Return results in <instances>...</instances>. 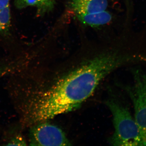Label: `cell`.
Here are the masks:
<instances>
[{
	"instance_id": "6da1fadb",
	"label": "cell",
	"mask_w": 146,
	"mask_h": 146,
	"mask_svg": "<svg viewBox=\"0 0 146 146\" xmlns=\"http://www.w3.org/2000/svg\"><path fill=\"white\" fill-rule=\"evenodd\" d=\"M137 61L138 57L132 51L117 50L97 55L60 79L47 91L33 108L32 119L35 122L42 121L77 109L111 72Z\"/></svg>"
},
{
	"instance_id": "7a4b0ae2",
	"label": "cell",
	"mask_w": 146,
	"mask_h": 146,
	"mask_svg": "<svg viewBox=\"0 0 146 146\" xmlns=\"http://www.w3.org/2000/svg\"><path fill=\"white\" fill-rule=\"evenodd\" d=\"M113 117L115 131L109 142L114 146L142 145L140 131L128 108L120 101L110 99L106 102Z\"/></svg>"
},
{
	"instance_id": "3957f363",
	"label": "cell",
	"mask_w": 146,
	"mask_h": 146,
	"mask_svg": "<svg viewBox=\"0 0 146 146\" xmlns=\"http://www.w3.org/2000/svg\"><path fill=\"white\" fill-rule=\"evenodd\" d=\"M133 82L125 90L133 103L134 118L142 140L146 146V71L137 69L132 71Z\"/></svg>"
},
{
	"instance_id": "277c9868",
	"label": "cell",
	"mask_w": 146,
	"mask_h": 146,
	"mask_svg": "<svg viewBox=\"0 0 146 146\" xmlns=\"http://www.w3.org/2000/svg\"><path fill=\"white\" fill-rule=\"evenodd\" d=\"M33 146H69L71 143L62 129L49 123H41L33 128L31 144Z\"/></svg>"
},
{
	"instance_id": "5b68a950",
	"label": "cell",
	"mask_w": 146,
	"mask_h": 146,
	"mask_svg": "<svg viewBox=\"0 0 146 146\" xmlns=\"http://www.w3.org/2000/svg\"><path fill=\"white\" fill-rule=\"evenodd\" d=\"M108 0H70L69 6L74 14H88L106 10Z\"/></svg>"
},
{
	"instance_id": "8992f818",
	"label": "cell",
	"mask_w": 146,
	"mask_h": 146,
	"mask_svg": "<svg viewBox=\"0 0 146 146\" xmlns=\"http://www.w3.org/2000/svg\"><path fill=\"white\" fill-rule=\"evenodd\" d=\"M56 0H13L16 8L23 9L28 7L35 8L38 16H44L52 11Z\"/></svg>"
},
{
	"instance_id": "52a82bcc",
	"label": "cell",
	"mask_w": 146,
	"mask_h": 146,
	"mask_svg": "<svg viewBox=\"0 0 146 146\" xmlns=\"http://www.w3.org/2000/svg\"><path fill=\"white\" fill-rule=\"evenodd\" d=\"M76 16L80 23L93 27L104 25L112 21L111 13L106 11L88 13L76 14Z\"/></svg>"
},
{
	"instance_id": "ba28073f",
	"label": "cell",
	"mask_w": 146,
	"mask_h": 146,
	"mask_svg": "<svg viewBox=\"0 0 146 146\" xmlns=\"http://www.w3.org/2000/svg\"><path fill=\"white\" fill-rule=\"evenodd\" d=\"M7 145H26V142L22 136H18L13 138Z\"/></svg>"
},
{
	"instance_id": "9c48e42d",
	"label": "cell",
	"mask_w": 146,
	"mask_h": 146,
	"mask_svg": "<svg viewBox=\"0 0 146 146\" xmlns=\"http://www.w3.org/2000/svg\"><path fill=\"white\" fill-rule=\"evenodd\" d=\"M5 72V71H4V70H2L1 68H0V76L1 75L3 74Z\"/></svg>"
}]
</instances>
